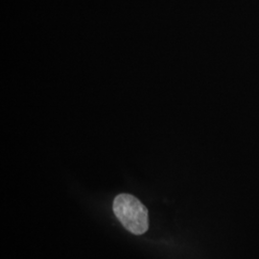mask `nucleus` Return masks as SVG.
I'll list each match as a JSON object with an SVG mask.
<instances>
[{
    "instance_id": "nucleus-1",
    "label": "nucleus",
    "mask_w": 259,
    "mask_h": 259,
    "mask_svg": "<svg viewBox=\"0 0 259 259\" xmlns=\"http://www.w3.org/2000/svg\"><path fill=\"white\" fill-rule=\"evenodd\" d=\"M113 212L123 227L130 232L141 235L149 228L148 210L139 199L133 195H117L113 201Z\"/></svg>"
}]
</instances>
